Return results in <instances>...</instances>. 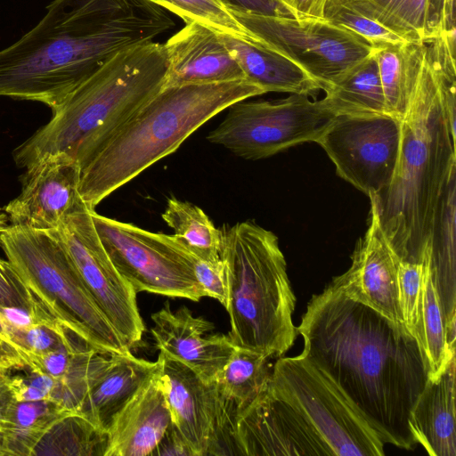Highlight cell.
<instances>
[{"instance_id":"26","label":"cell","mask_w":456,"mask_h":456,"mask_svg":"<svg viewBox=\"0 0 456 456\" xmlns=\"http://www.w3.org/2000/svg\"><path fill=\"white\" fill-rule=\"evenodd\" d=\"M338 4L411 42H429L439 35L430 0H340Z\"/></svg>"},{"instance_id":"14","label":"cell","mask_w":456,"mask_h":456,"mask_svg":"<svg viewBox=\"0 0 456 456\" xmlns=\"http://www.w3.org/2000/svg\"><path fill=\"white\" fill-rule=\"evenodd\" d=\"M157 360L171 422L192 456L237 455L232 436L236 405L216 381L202 380L188 366L161 353Z\"/></svg>"},{"instance_id":"42","label":"cell","mask_w":456,"mask_h":456,"mask_svg":"<svg viewBox=\"0 0 456 456\" xmlns=\"http://www.w3.org/2000/svg\"><path fill=\"white\" fill-rule=\"evenodd\" d=\"M151 455L192 456L191 452L190 451L184 439L179 431L175 428V427L172 424V422L154 451L151 452Z\"/></svg>"},{"instance_id":"27","label":"cell","mask_w":456,"mask_h":456,"mask_svg":"<svg viewBox=\"0 0 456 456\" xmlns=\"http://www.w3.org/2000/svg\"><path fill=\"white\" fill-rule=\"evenodd\" d=\"M452 177L440 207L431 240V269L446 319L456 320L455 304V191Z\"/></svg>"},{"instance_id":"40","label":"cell","mask_w":456,"mask_h":456,"mask_svg":"<svg viewBox=\"0 0 456 456\" xmlns=\"http://www.w3.org/2000/svg\"><path fill=\"white\" fill-rule=\"evenodd\" d=\"M86 346L89 345L82 342L72 347L44 354H30L28 355V367L34 371L60 380L67 373L76 353Z\"/></svg>"},{"instance_id":"6","label":"cell","mask_w":456,"mask_h":456,"mask_svg":"<svg viewBox=\"0 0 456 456\" xmlns=\"http://www.w3.org/2000/svg\"><path fill=\"white\" fill-rule=\"evenodd\" d=\"M227 279L228 336L241 348L280 357L294 344L296 297L278 237L253 221L222 232Z\"/></svg>"},{"instance_id":"4","label":"cell","mask_w":456,"mask_h":456,"mask_svg":"<svg viewBox=\"0 0 456 456\" xmlns=\"http://www.w3.org/2000/svg\"><path fill=\"white\" fill-rule=\"evenodd\" d=\"M164 44L150 41L125 48L86 77L53 113L49 122L14 149L17 167L63 152L83 164L165 86Z\"/></svg>"},{"instance_id":"16","label":"cell","mask_w":456,"mask_h":456,"mask_svg":"<svg viewBox=\"0 0 456 456\" xmlns=\"http://www.w3.org/2000/svg\"><path fill=\"white\" fill-rule=\"evenodd\" d=\"M78 162L63 152L46 154L26 167L20 194L4 211L10 224L52 230L85 203Z\"/></svg>"},{"instance_id":"13","label":"cell","mask_w":456,"mask_h":456,"mask_svg":"<svg viewBox=\"0 0 456 456\" xmlns=\"http://www.w3.org/2000/svg\"><path fill=\"white\" fill-rule=\"evenodd\" d=\"M402 118L388 113L338 115L317 143L338 176L368 197L391 183L401 144Z\"/></svg>"},{"instance_id":"45","label":"cell","mask_w":456,"mask_h":456,"mask_svg":"<svg viewBox=\"0 0 456 456\" xmlns=\"http://www.w3.org/2000/svg\"><path fill=\"white\" fill-rule=\"evenodd\" d=\"M230 9L240 12L273 13V8L269 0H225Z\"/></svg>"},{"instance_id":"48","label":"cell","mask_w":456,"mask_h":456,"mask_svg":"<svg viewBox=\"0 0 456 456\" xmlns=\"http://www.w3.org/2000/svg\"><path fill=\"white\" fill-rule=\"evenodd\" d=\"M9 222L7 215L4 209L0 208V229L6 226Z\"/></svg>"},{"instance_id":"9","label":"cell","mask_w":456,"mask_h":456,"mask_svg":"<svg viewBox=\"0 0 456 456\" xmlns=\"http://www.w3.org/2000/svg\"><path fill=\"white\" fill-rule=\"evenodd\" d=\"M228 110L207 139L251 160L303 142H317L336 117L323 99L314 101L307 94H290L275 101L246 99Z\"/></svg>"},{"instance_id":"15","label":"cell","mask_w":456,"mask_h":456,"mask_svg":"<svg viewBox=\"0 0 456 456\" xmlns=\"http://www.w3.org/2000/svg\"><path fill=\"white\" fill-rule=\"evenodd\" d=\"M232 436L237 455H330L301 414L268 387L236 411Z\"/></svg>"},{"instance_id":"20","label":"cell","mask_w":456,"mask_h":456,"mask_svg":"<svg viewBox=\"0 0 456 456\" xmlns=\"http://www.w3.org/2000/svg\"><path fill=\"white\" fill-rule=\"evenodd\" d=\"M170 424L158 362L157 368L112 419L104 456L151 455Z\"/></svg>"},{"instance_id":"38","label":"cell","mask_w":456,"mask_h":456,"mask_svg":"<svg viewBox=\"0 0 456 456\" xmlns=\"http://www.w3.org/2000/svg\"><path fill=\"white\" fill-rule=\"evenodd\" d=\"M193 255L194 275L204 297L216 299L225 308L228 287L224 262L221 257L218 260H207L197 256L194 253Z\"/></svg>"},{"instance_id":"23","label":"cell","mask_w":456,"mask_h":456,"mask_svg":"<svg viewBox=\"0 0 456 456\" xmlns=\"http://www.w3.org/2000/svg\"><path fill=\"white\" fill-rule=\"evenodd\" d=\"M221 37L246 78L263 88L265 94L313 95L322 90L320 84L297 63L248 41Z\"/></svg>"},{"instance_id":"1","label":"cell","mask_w":456,"mask_h":456,"mask_svg":"<svg viewBox=\"0 0 456 456\" xmlns=\"http://www.w3.org/2000/svg\"><path fill=\"white\" fill-rule=\"evenodd\" d=\"M302 354L330 380L383 444L417 443L411 411L428 370L414 336L328 284L314 295L297 327Z\"/></svg>"},{"instance_id":"35","label":"cell","mask_w":456,"mask_h":456,"mask_svg":"<svg viewBox=\"0 0 456 456\" xmlns=\"http://www.w3.org/2000/svg\"><path fill=\"white\" fill-rule=\"evenodd\" d=\"M12 338L27 359L30 354L48 353L85 342L60 323L40 324L25 330H13Z\"/></svg>"},{"instance_id":"41","label":"cell","mask_w":456,"mask_h":456,"mask_svg":"<svg viewBox=\"0 0 456 456\" xmlns=\"http://www.w3.org/2000/svg\"><path fill=\"white\" fill-rule=\"evenodd\" d=\"M273 13L291 17L297 20H322L328 7L340 0H269Z\"/></svg>"},{"instance_id":"25","label":"cell","mask_w":456,"mask_h":456,"mask_svg":"<svg viewBox=\"0 0 456 456\" xmlns=\"http://www.w3.org/2000/svg\"><path fill=\"white\" fill-rule=\"evenodd\" d=\"M424 273L419 316L415 338L428 370V379L436 378L455 356V347L447 342L446 319L431 269V246L423 256Z\"/></svg>"},{"instance_id":"19","label":"cell","mask_w":456,"mask_h":456,"mask_svg":"<svg viewBox=\"0 0 456 456\" xmlns=\"http://www.w3.org/2000/svg\"><path fill=\"white\" fill-rule=\"evenodd\" d=\"M167 72L164 86L247 79L221 34L191 22L164 44Z\"/></svg>"},{"instance_id":"31","label":"cell","mask_w":456,"mask_h":456,"mask_svg":"<svg viewBox=\"0 0 456 456\" xmlns=\"http://www.w3.org/2000/svg\"><path fill=\"white\" fill-rule=\"evenodd\" d=\"M74 411L52 400L15 402L11 427L4 437L7 456H32L45 433L61 417Z\"/></svg>"},{"instance_id":"11","label":"cell","mask_w":456,"mask_h":456,"mask_svg":"<svg viewBox=\"0 0 456 456\" xmlns=\"http://www.w3.org/2000/svg\"><path fill=\"white\" fill-rule=\"evenodd\" d=\"M92 218L110 260L136 293L146 291L193 302L204 297L194 275V255L174 234L152 232L94 209Z\"/></svg>"},{"instance_id":"22","label":"cell","mask_w":456,"mask_h":456,"mask_svg":"<svg viewBox=\"0 0 456 456\" xmlns=\"http://www.w3.org/2000/svg\"><path fill=\"white\" fill-rule=\"evenodd\" d=\"M455 356L436 378L428 379L410 414L417 444L431 456H456Z\"/></svg>"},{"instance_id":"5","label":"cell","mask_w":456,"mask_h":456,"mask_svg":"<svg viewBox=\"0 0 456 456\" xmlns=\"http://www.w3.org/2000/svg\"><path fill=\"white\" fill-rule=\"evenodd\" d=\"M265 94L248 79L164 86L83 164L78 191L91 209L175 151L199 127L233 103Z\"/></svg>"},{"instance_id":"44","label":"cell","mask_w":456,"mask_h":456,"mask_svg":"<svg viewBox=\"0 0 456 456\" xmlns=\"http://www.w3.org/2000/svg\"><path fill=\"white\" fill-rule=\"evenodd\" d=\"M26 367H28V359L20 349L0 338V370L10 371Z\"/></svg>"},{"instance_id":"30","label":"cell","mask_w":456,"mask_h":456,"mask_svg":"<svg viewBox=\"0 0 456 456\" xmlns=\"http://www.w3.org/2000/svg\"><path fill=\"white\" fill-rule=\"evenodd\" d=\"M269 359L261 353L235 347L216 381L222 394L235 403L236 411L267 389L272 373Z\"/></svg>"},{"instance_id":"8","label":"cell","mask_w":456,"mask_h":456,"mask_svg":"<svg viewBox=\"0 0 456 456\" xmlns=\"http://www.w3.org/2000/svg\"><path fill=\"white\" fill-rule=\"evenodd\" d=\"M268 389L301 414L330 455L385 454V444L336 386L302 354L278 358Z\"/></svg>"},{"instance_id":"39","label":"cell","mask_w":456,"mask_h":456,"mask_svg":"<svg viewBox=\"0 0 456 456\" xmlns=\"http://www.w3.org/2000/svg\"><path fill=\"white\" fill-rule=\"evenodd\" d=\"M10 385L16 402L53 401L56 380L26 367L24 373L10 375Z\"/></svg>"},{"instance_id":"36","label":"cell","mask_w":456,"mask_h":456,"mask_svg":"<svg viewBox=\"0 0 456 456\" xmlns=\"http://www.w3.org/2000/svg\"><path fill=\"white\" fill-rule=\"evenodd\" d=\"M423 273V258L418 263L399 260L397 272L399 304L403 325L414 337L421 304Z\"/></svg>"},{"instance_id":"10","label":"cell","mask_w":456,"mask_h":456,"mask_svg":"<svg viewBox=\"0 0 456 456\" xmlns=\"http://www.w3.org/2000/svg\"><path fill=\"white\" fill-rule=\"evenodd\" d=\"M231 12L254 45L297 63L324 92L375 49L327 19L297 20L273 12Z\"/></svg>"},{"instance_id":"32","label":"cell","mask_w":456,"mask_h":456,"mask_svg":"<svg viewBox=\"0 0 456 456\" xmlns=\"http://www.w3.org/2000/svg\"><path fill=\"white\" fill-rule=\"evenodd\" d=\"M162 218L197 256L220 259L222 232L200 207L172 197L167 200Z\"/></svg>"},{"instance_id":"24","label":"cell","mask_w":456,"mask_h":456,"mask_svg":"<svg viewBox=\"0 0 456 456\" xmlns=\"http://www.w3.org/2000/svg\"><path fill=\"white\" fill-rule=\"evenodd\" d=\"M322 99L336 116L390 114L374 52L326 90Z\"/></svg>"},{"instance_id":"28","label":"cell","mask_w":456,"mask_h":456,"mask_svg":"<svg viewBox=\"0 0 456 456\" xmlns=\"http://www.w3.org/2000/svg\"><path fill=\"white\" fill-rule=\"evenodd\" d=\"M423 43L409 42L374 49L387 110L400 118L409 106Z\"/></svg>"},{"instance_id":"2","label":"cell","mask_w":456,"mask_h":456,"mask_svg":"<svg viewBox=\"0 0 456 456\" xmlns=\"http://www.w3.org/2000/svg\"><path fill=\"white\" fill-rule=\"evenodd\" d=\"M455 85L453 42L445 35L424 42L402 118L395 175L384 191L369 197L402 261H422L447 187L456 176Z\"/></svg>"},{"instance_id":"33","label":"cell","mask_w":456,"mask_h":456,"mask_svg":"<svg viewBox=\"0 0 456 456\" xmlns=\"http://www.w3.org/2000/svg\"><path fill=\"white\" fill-rule=\"evenodd\" d=\"M168 10L186 24L197 22L216 32L253 44L248 31L240 24L225 0H148Z\"/></svg>"},{"instance_id":"17","label":"cell","mask_w":456,"mask_h":456,"mask_svg":"<svg viewBox=\"0 0 456 456\" xmlns=\"http://www.w3.org/2000/svg\"><path fill=\"white\" fill-rule=\"evenodd\" d=\"M351 260V266L329 284L350 299L403 324L397 278L400 259L387 241L371 203L368 229L355 245Z\"/></svg>"},{"instance_id":"43","label":"cell","mask_w":456,"mask_h":456,"mask_svg":"<svg viewBox=\"0 0 456 456\" xmlns=\"http://www.w3.org/2000/svg\"><path fill=\"white\" fill-rule=\"evenodd\" d=\"M15 399L10 385L9 371L0 370V439L4 437L10 429V414Z\"/></svg>"},{"instance_id":"47","label":"cell","mask_w":456,"mask_h":456,"mask_svg":"<svg viewBox=\"0 0 456 456\" xmlns=\"http://www.w3.org/2000/svg\"><path fill=\"white\" fill-rule=\"evenodd\" d=\"M12 330H13V329L8 323L7 320L5 319V317L4 315L2 306H0V338L8 343L15 345L12 342Z\"/></svg>"},{"instance_id":"7","label":"cell","mask_w":456,"mask_h":456,"mask_svg":"<svg viewBox=\"0 0 456 456\" xmlns=\"http://www.w3.org/2000/svg\"><path fill=\"white\" fill-rule=\"evenodd\" d=\"M0 248L26 286L65 328L100 353L131 350L47 231L7 224L0 229Z\"/></svg>"},{"instance_id":"46","label":"cell","mask_w":456,"mask_h":456,"mask_svg":"<svg viewBox=\"0 0 456 456\" xmlns=\"http://www.w3.org/2000/svg\"><path fill=\"white\" fill-rule=\"evenodd\" d=\"M430 5L438 33L446 31L443 20L444 0H430Z\"/></svg>"},{"instance_id":"3","label":"cell","mask_w":456,"mask_h":456,"mask_svg":"<svg viewBox=\"0 0 456 456\" xmlns=\"http://www.w3.org/2000/svg\"><path fill=\"white\" fill-rule=\"evenodd\" d=\"M174 26L148 0H53L34 28L0 50V97L53 112L110 57Z\"/></svg>"},{"instance_id":"12","label":"cell","mask_w":456,"mask_h":456,"mask_svg":"<svg viewBox=\"0 0 456 456\" xmlns=\"http://www.w3.org/2000/svg\"><path fill=\"white\" fill-rule=\"evenodd\" d=\"M92 210L84 204L47 232L61 245L100 309L132 349L140 344L145 330L136 291L106 252Z\"/></svg>"},{"instance_id":"18","label":"cell","mask_w":456,"mask_h":456,"mask_svg":"<svg viewBox=\"0 0 456 456\" xmlns=\"http://www.w3.org/2000/svg\"><path fill=\"white\" fill-rule=\"evenodd\" d=\"M151 321V333L159 353L183 362L206 382L219 377L236 347L228 335L212 333L214 323L193 315L185 305L173 311L166 302Z\"/></svg>"},{"instance_id":"29","label":"cell","mask_w":456,"mask_h":456,"mask_svg":"<svg viewBox=\"0 0 456 456\" xmlns=\"http://www.w3.org/2000/svg\"><path fill=\"white\" fill-rule=\"evenodd\" d=\"M108 433L77 411L57 420L35 446L32 456H104Z\"/></svg>"},{"instance_id":"21","label":"cell","mask_w":456,"mask_h":456,"mask_svg":"<svg viewBox=\"0 0 456 456\" xmlns=\"http://www.w3.org/2000/svg\"><path fill=\"white\" fill-rule=\"evenodd\" d=\"M157 366V361L137 358L131 350L110 354L95 351L76 411L107 432L116 413Z\"/></svg>"},{"instance_id":"34","label":"cell","mask_w":456,"mask_h":456,"mask_svg":"<svg viewBox=\"0 0 456 456\" xmlns=\"http://www.w3.org/2000/svg\"><path fill=\"white\" fill-rule=\"evenodd\" d=\"M325 19L356 34L373 48L411 42L379 22L359 14L338 3L328 7Z\"/></svg>"},{"instance_id":"37","label":"cell","mask_w":456,"mask_h":456,"mask_svg":"<svg viewBox=\"0 0 456 456\" xmlns=\"http://www.w3.org/2000/svg\"><path fill=\"white\" fill-rule=\"evenodd\" d=\"M0 306L21 308L43 317L55 319L26 286L9 261L1 257Z\"/></svg>"}]
</instances>
